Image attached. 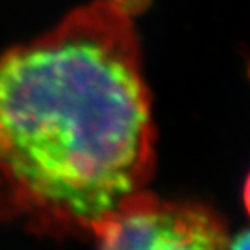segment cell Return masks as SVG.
Returning a JSON list of instances; mask_svg holds the SVG:
<instances>
[{"mask_svg": "<svg viewBox=\"0 0 250 250\" xmlns=\"http://www.w3.org/2000/svg\"><path fill=\"white\" fill-rule=\"evenodd\" d=\"M88 234L103 249L203 250L229 244L226 226L211 209L164 202L143 188L94 223Z\"/></svg>", "mask_w": 250, "mask_h": 250, "instance_id": "cell-2", "label": "cell"}, {"mask_svg": "<svg viewBox=\"0 0 250 250\" xmlns=\"http://www.w3.org/2000/svg\"><path fill=\"white\" fill-rule=\"evenodd\" d=\"M228 247H234V249H250V231L242 232L239 236L228 244Z\"/></svg>", "mask_w": 250, "mask_h": 250, "instance_id": "cell-3", "label": "cell"}, {"mask_svg": "<svg viewBox=\"0 0 250 250\" xmlns=\"http://www.w3.org/2000/svg\"><path fill=\"white\" fill-rule=\"evenodd\" d=\"M91 0L0 52V218L88 234L154 172L151 98L133 13Z\"/></svg>", "mask_w": 250, "mask_h": 250, "instance_id": "cell-1", "label": "cell"}, {"mask_svg": "<svg viewBox=\"0 0 250 250\" xmlns=\"http://www.w3.org/2000/svg\"><path fill=\"white\" fill-rule=\"evenodd\" d=\"M244 205H246V209L250 216V172L246 179V184H244Z\"/></svg>", "mask_w": 250, "mask_h": 250, "instance_id": "cell-4", "label": "cell"}]
</instances>
